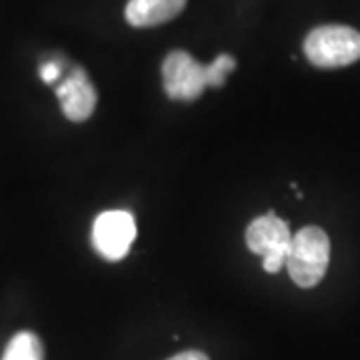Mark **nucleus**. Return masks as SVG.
<instances>
[{"label":"nucleus","mask_w":360,"mask_h":360,"mask_svg":"<svg viewBox=\"0 0 360 360\" xmlns=\"http://www.w3.org/2000/svg\"><path fill=\"white\" fill-rule=\"evenodd\" d=\"M330 262V240L319 226H304L292 234L286 269L290 278L302 288L321 283Z\"/></svg>","instance_id":"f257e3e1"},{"label":"nucleus","mask_w":360,"mask_h":360,"mask_svg":"<svg viewBox=\"0 0 360 360\" xmlns=\"http://www.w3.org/2000/svg\"><path fill=\"white\" fill-rule=\"evenodd\" d=\"M304 54L319 68H342L360 60V32L350 26H319L304 40Z\"/></svg>","instance_id":"f03ea898"},{"label":"nucleus","mask_w":360,"mask_h":360,"mask_svg":"<svg viewBox=\"0 0 360 360\" xmlns=\"http://www.w3.org/2000/svg\"><path fill=\"white\" fill-rule=\"evenodd\" d=\"M292 234L288 224L274 212L255 219L246 229V246L250 252L262 257L266 272H278L286 264Z\"/></svg>","instance_id":"7ed1b4c3"},{"label":"nucleus","mask_w":360,"mask_h":360,"mask_svg":"<svg viewBox=\"0 0 360 360\" xmlns=\"http://www.w3.org/2000/svg\"><path fill=\"white\" fill-rule=\"evenodd\" d=\"M165 92L172 101L193 103L206 89L205 66L184 51L168 52L162 63Z\"/></svg>","instance_id":"20e7f679"},{"label":"nucleus","mask_w":360,"mask_h":360,"mask_svg":"<svg viewBox=\"0 0 360 360\" xmlns=\"http://www.w3.org/2000/svg\"><path fill=\"white\" fill-rule=\"evenodd\" d=\"M136 238V224L127 210H106L92 224V245L106 260H120L129 255Z\"/></svg>","instance_id":"39448f33"},{"label":"nucleus","mask_w":360,"mask_h":360,"mask_svg":"<svg viewBox=\"0 0 360 360\" xmlns=\"http://www.w3.org/2000/svg\"><path fill=\"white\" fill-rule=\"evenodd\" d=\"M56 96L60 101V108H63L65 116L72 122L89 120L94 112V108H96V103H98L96 89L82 68H75L56 86Z\"/></svg>","instance_id":"423d86ee"},{"label":"nucleus","mask_w":360,"mask_h":360,"mask_svg":"<svg viewBox=\"0 0 360 360\" xmlns=\"http://www.w3.org/2000/svg\"><path fill=\"white\" fill-rule=\"evenodd\" d=\"M186 0H129L124 18L134 28H155L176 18Z\"/></svg>","instance_id":"0eeeda50"},{"label":"nucleus","mask_w":360,"mask_h":360,"mask_svg":"<svg viewBox=\"0 0 360 360\" xmlns=\"http://www.w3.org/2000/svg\"><path fill=\"white\" fill-rule=\"evenodd\" d=\"M2 360H44V348L34 333H18L11 338Z\"/></svg>","instance_id":"6e6552de"},{"label":"nucleus","mask_w":360,"mask_h":360,"mask_svg":"<svg viewBox=\"0 0 360 360\" xmlns=\"http://www.w3.org/2000/svg\"><path fill=\"white\" fill-rule=\"evenodd\" d=\"M234 68H236V60L232 58L231 54H219L212 65L205 66L206 86H212V89L224 86L226 78Z\"/></svg>","instance_id":"1a4fd4ad"},{"label":"nucleus","mask_w":360,"mask_h":360,"mask_svg":"<svg viewBox=\"0 0 360 360\" xmlns=\"http://www.w3.org/2000/svg\"><path fill=\"white\" fill-rule=\"evenodd\" d=\"M60 65L58 63H44V65L40 66V78L46 82V84H52V82H56L58 78H60Z\"/></svg>","instance_id":"9d476101"},{"label":"nucleus","mask_w":360,"mask_h":360,"mask_svg":"<svg viewBox=\"0 0 360 360\" xmlns=\"http://www.w3.org/2000/svg\"><path fill=\"white\" fill-rule=\"evenodd\" d=\"M168 360H210L206 356L205 352H200V350H186V352H180L176 356H172V359Z\"/></svg>","instance_id":"9b49d317"}]
</instances>
